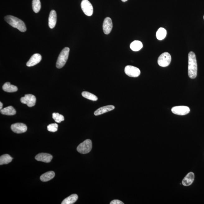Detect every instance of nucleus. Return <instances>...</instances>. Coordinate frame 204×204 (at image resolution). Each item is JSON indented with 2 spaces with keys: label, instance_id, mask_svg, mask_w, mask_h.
Masks as SVG:
<instances>
[{
  "label": "nucleus",
  "instance_id": "29",
  "mask_svg": "<svg viewBox=\"0 0 204 204\" xmlns=\"http://www.w3.org/2000/svg\"><path fill=\"white\" fill-rule=\"evenodd\" d=\"M2 107H3L2 103V102H0V109L1 110L2 109Z\"/></svg>",
  "mask_w": 204,
  "mask_h": 204
},
{
  "label": "nucleus",
  "instance_id": "22",
  "mask_svg": "<svg viewBox=\"0 0 204 204\" xmlns=\"http://www.w3.org/2000/svg\"><path fill=\"white\" fill-rule=\"evenodd\" d=\"M13 159L8 154H4L0 157V165L8 164L11 162Z\"/></svg>",
  "mask_w": 204,
  "mask_h": 204
},
{
  "label": "nucleus",
  "instance_id": "5",
  "mask_svg": "<svg viewBox=\"0 0 204 204\" xmlns=\"http://www.w3.org/2000/svg\"><path fill=\"white\" fill-rule=\"evenodd\" d=\"M171 61V55L168 52H165L160 55L158 59V63L162 67H166L170 64Z\"/></svg>",
  "mask_w": 204,
  "mask_h": 204
},
{
  "label": "nucleus",
  "instance_id": "11",
  "mask_svg": "<svg viewBox=\"0 0 204 204\" xmlns=\"http://www.w3.org/2000/svg\"><path fill=\"white\" fill-rule=\"evenodd\" d=\"M103 27L104 33L105 34L108 35L111 32L113 27V24L112 19L110 17H107L105 19L104 21Z\"/></svg>",
  "mask_w": 204,
  "mask_h": 204
},
{
  "label": "nucleus",
  "instance_id": "26",
  "mask_svg": "<svg viewBox=\"0 0 204 204\" xmlns=\"http://www.w3.org/2000/svg\"><path fill=\"white\" fill-rule=\"evenodd\" d=\"M52 117L56 122L60 123L64 121V116L58 113H54L52 114Z\"/></svg>",
  "mask_w": 204,
  "mask_h": 204
},
{
  "label": "nucleus",
  "instance_id": "25",
  "mask_svg": "<svg viewBox=\"0 0 204 204\" xmlns=\"http://www.w3.org/2000/svg\"><path fill=\"white\" fill-rule=\"evenodd\" d=\"M82 96L87 99L93 101H96L98 100V98L96 95L88 91H83L82 93Z\"/></svg>",
  "mask_w": 204,
  "mask_h": 204
},
{
  "label": "nucleus",
  "instance_id": "13",
  "mask_svg": "<svg viewBox=\"0 0 204 204\" xmlns=\"http://www.w3.org/2000/svg\"><path fill=\"white\" fill-rule=\"evenodd\" d=\"M42 57L40 54L36 53L31 56L30 58L27 63V66L28 67H32L38 64L41 61Z\"/></svg>",
  "mask_w": 204,
  "mask_h": 204
},
{
  "label": "nucleus",
  "instance_id": "3",
  "mask_svg": "<svg viewBox=\"0 0 204 204\" xmlns=\"http://www.w3.org/2000/svg\"><path fill=\"white\" fill-rule=\"evenodd\" d=\"M70 49L68 47H65L61 51L58 58L56 66L58 68H61L64 66L69 56Z\"/></svg>",
  "mask_w": 204,
  "mask_h": 204
},
{
  "label": "nucleus",
  "instance_id": "24",
  "mask_svg": "<svg viewBox=\"0 0 204 204\" xmlns=\"http://www.w3.org/2000/svg\"><path fill=\"white\" fill-rule=\"evenodd\" d=\"M32 8L35 13H38L41 8V3L40 0H33Z\"/></svg>",
  "mask_w": 204,
  "mask_h": 204
},
{
  "label": "nucleus",
  "instance_id": "19",
  "mask_svg": "<svg viewBox=\"0 0 204 204\" xmlns=\"http://www.w3.org/2000/svg\"><path fill=\"white\" fill-rule=\"evenodd\" d=\"M1 113L4 115H14L16 114V111L13 107L9 106L1 110Z\"/></svg>",
  "mask_w": 204,
  "mask_h": 204
},
{
  "label": "nucleus",
  "instance_id": "20",
  "mask_svg": "<svg viewBox=\"0 0 204 204\" xmlns=\"http://www.w3.org/2000/svg\"><path fill=\"white\" fill-rule=\"evenodd\" d=\"M78 199V195L76 194L71 195L68 197L65 198L63 200L61 204H72L76 202Z\"/></svg>",
  "mask_w": 204,
  "mask_h": 204
},
{
  "label": "nucleus",
  "instance_id": "23",
  "mask_svg": "<svg viewBox=\"0 0 204 204\" xmlns=\"http://www.w3.org/2000/svg\"><path fill=\"white\" fill-rule=\"evenodd\" d=\"M167 35L166 30L163 28H160L156 33V37L159 40L164 39Z\"/></svg>",
  "mask_w": 204,
  "mask_h": 204
},
{
  "label": "nucleus",
  "instance_id": "18",
  "mask_svg": "<svg viewBox=\"0 0 204 204\" xmlns=\"http://www.w3.org/2000/svg\"><path fill=\"white\" fill-rule=\"evenodd\" d=\"M55 173L53 171H49L43 174L40 177V180L42 182H46L53 178Z\"/></svg>",
  "mask_w": 204,
  "mask_h": 204
},
{
  "label": "nucleus",
  "instance_id": "28",
  "mask_svg": "<svg viewBox=\"0 0 204 204\" xmlns=\"http://www.w3.org/2000/svg\"><path fill=\"white\" fill-rule=\"evenodd\" d=\"M110 204H124L122 202L118 200H114L110 203Z\"/></svg>",
  "mask_w": 204,
  "mask_h": 204
},
{
  "label": "nucleus",
  "instance_id": "6",
  "mask_svg": "<svg viewBox=\"0 0 204 204\" xmlns=\"http://www.w3.org/2000/svg\"><path fill=\"white\" fill-rule=\"evenodd\" d=\"M82 11L87 16H90L93 15V7L91 3L88 0H83L81 3Z\"/></svg>",
  "mask_w": 204,
  "mask_h": 204
},
{
  "label": "nucleus",
  "instance_id": "17",
  "mask_svg": "<svg viewBox=\"0 0 204 204\" xmlns=\"http://www.w3.org/2000/svg\"><path fill=\"white\" fill-rule=\"evenodd\" d=\"M3 90L8 93L15 92L18 90L16 86L12 85L10 82H7L4 84L2 87Z\"/></svg>",
  "mask_w": 204,
  "mask_h": 204
},
{
  "label": "nucleus",
  "instance_id": "1",
  "mask_svg": "<svg viewBox=\"0 0 204 204\" xmlns=\"http://www.w3.org/2000/svg\"><path fill=\"white\" fill-rule=\"evenodd\" d=\"M197 73V65L196 54L192 52L188 54V74L190 78L194 79L196 78Z\"/></svg>",
  "mask_w": 204,
  "mask_h": 204
},
{
  "label": "nucleus",
  "instance_id": "9",
  "mask_svg": "<svg viewBox=\"0 0 204 204\" xmlns=\"http://www.w3.org/2000/svg\"><path fill=\"white\" fill-rule=\"evenodd\" d=\"M172 113L175 115H184L189 113L190 110L189 107L185 106H176L172 108Z\"/></svg>",
  "mask_w": 204,
  "mask_h": 204
},
{
  "label": "nucleus",
  "instance_id": "30",
  "mask_svg": "<svg viewBox=\"0 0 204 204\" xmlns=\"http://www.w3.org/2000/svg\"><path fill=\"white\" fill-rule=\"evenodd\" d=\"M128 0H121V1L123 2H126Z\"/></svg>",
  "mask_w": 204,
  "mask_h": 204
},
{
  "label": "nucleus",
  "instance_id": "4",
  "mask_svg": "<svg viewBox=\"0 0 204 204\" xmlns=\"http://www.w3.org/2000/svg\"><path fill=\"white\" fill-rule=\"evenodd\" d=\"M92 147V142L91 140L87 139L84 141L78 146L77 150L81 154H88L90 152Z\"/></svg>",
  "mask_w": 204,
  "mask_h": 204
},
{
  "label": "nucleus",
  "instance_id": "15",
  "mask_svg": "<svg viewBox=\"0 0 204 204\" xmlns=\"http://www.w3.org/2000/svg\"><path fill=\"white\" fill-rule=\"evenodd\" d=\"M115 109V106L113 105H109L100 108L96 110L94 112V115L98 116L103 114L111 111Z\"/></svg>",
  "mask_w": 204,
  "mask_h": 204
},
{
  "label": "nucleus",
  "instance_id": "2",
  "mask_svg": "<svg viewBox=\"0 0 204 204\" xmlns=\"http://www.w3.org/2000/svg\"><path fill=\"white\" fill-rule=\"evenodd\" d=\"M5 21L14 28H16L21 32H24L27 30L25 24L21 19L13 16L8 15L4 17Z\"/></svg>",
  "mask_w": 204,
  "mask_h": 204
},
{
  "label": "nucleus",
  "instance_id": "21",
  "mask_svg": "<svg viewBox=\"0 0 204 204\" xmlns=\"http://www.w3.org/2000/svg\"><path fill=\"white\" fill-rule=\"evenodd\" d=\"M143 47L141 42L139 40H134L130 45V48L131 50L135 52L139 51Z\"/></svg>",
  "mask_w": 204,
  "mask_h": 204
},
{
  "label": "nucleus",
  "instance_id": "16",
  "mask_svg": "<svg viewBox=\"0 0 204 204\" xmlns=\"http://www.w3.org/2000/svg\"><path fill=\"white\" fill-rule=\"evenodd\" d=\"M194 174L192 172H190L183 179L182 184L186 186L191 185L194 181Z\"/></svg>",
  "mask_w": 204,
  "mask_h": 204
},
{
  "label": "nucleus",
  "instance_id": "10",
  "mask_svg": "<svg viewBox=\"0 0 204 204\" xmlns=\"http://www.w3.org/2000/svg\"><path fill=\"white\" fill-rule=\"evenodd\" d=\"M12 131L17 133L25 132L27 130V126L22 123H16L12 125L11 127Z\"/></svg>",
  "mask_w": 204,
  "mask_h": 204
},
{
  "label": "nucleus",
  "instance_id": "14",
  "mask_svg": "<svg viewBox=\"0 0 204 204\" xmlns=\"http://www.w3.org/2000/svg\"><path fill=\"white\" fill-rule=\"evenodd\" d=\"M57 15L55 10H52L49 15V26L51 29H53L57 23Z\"/></svg>",
  "mask_w": 204,
  "mask_h": 204
},
{
  "label": "nucleus",
  "instance_id": "8",
  "mask_svg": "<svg viewBox=\"0 0 204 204\" xmlns=\"http://www.w3.org/2000/svg\"><path fill=\"white\" fill-rule=\"evenodd\" d=\"M21 101L22 103L27 104L28 107L31 108L35 105L36 98L33 95L27 94L21 98Z\"/></svg>",
  "mask_w": 204,
  "mask_h": 204
},
{
  "label": "nucleus",
  "instance_id": "7",
  "mask_svg": "<svg viewBox=\"0 0 204 204\" xmlns=\"http://www.w3.org/2000/svg\"><path fill=\"white\" fill-rule=\"evenodd\" d=\"M125 73L131 77H137L140 74V70L138 68L132 66H127L125 68Z\"/></svg>",
  "mask_w": 204,
  "mask_h": 204
},
{
  "label": "nucleus",
  "instance_id": "12",
  "mask_svg": "<svg viewBox=\"0 0 204 204\" xmlns=\"http://www.w3.org/2000/svg\"><path fill=\"white\" fill-rule=\"evenodd\" d=\"M52 159L53 156L47 153H40L35 156V159L36 160L46 163L50 162Z\"/></svg>",
  "mask_w": 204,
  "mask_h": 204
},
{
  "label": "nucleus",
  "instance_id": "31",
  "mask_svg": "<svg viewBox=\"0 0 204 204\" xmlns=\"http://www.w3.org/2000/svg\"><path fill=\"white\" fill-rule=\"evenodd\" d=\"M203 19H204V16H203Z\"/></svg>",
  "mask_w": 204,
  "mask_h": 204
},
{
  "label": "nucleus",
  "instance_id": "27",
  "mask_svg": "<svg viewBox=\"0 0 204 204\" xmlns=\"http://www.w3.org/2000/svg\"><path fill=\"white\" fill-rule=\"evenodd\" d=\"M58 125L56 123H53L49 124L47 126V129L48 131L52 132H57L58 131Z\"/></svg>",
  "mask_w": 204,
  "mask_h": 204
}]
</instances>
